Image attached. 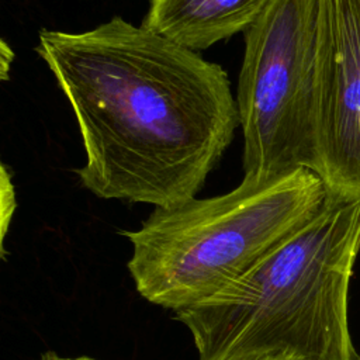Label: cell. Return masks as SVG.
<instances>
[{
    "label": "cell",
    "instance_id": "8992f818",
    "mask_svg": "<svg viewBox=\"0 0 360 360\" xmlns=\"http://www.w3.org/2000/svg\"><path fill=\"white\" fill-rule=\"evenodd\" d=\"M269 0H149L145 28L194 52L245 32Z\"/></svg>",
    "mask_w": 360,
    "mask_h": 360
},
{
    "label": "cell",
    "instance_id": "ba28073f",
    "mask_svg": "<svg viewBox=\"0 0 360 360\" xmlns=\"http://www.w3.org/2000/svg\"><path fill=\"white\" fill-rule=\"evenodd\" d=\"M41 360H96L91 357H86V356H80V357H62L53 352H48L45 354L41 356Z\"/></svg>",
    "mask_w": 360,
    "mask_h": 360
},
{
    "label": "cell",
    "instance_id": "52a82bcc",
    "mask_svg": "<svg viewBox=\"0 0 360 360\" xmlns=\"http://www.w3.org/2000/svg\"><path fill=\"white\" fill-rule=\"evenodd\" d=\"M1 245L8 228V224L13 218V212L15 208V195H14V187L11 183V176L7 172V166L3 165L1 169Z\"/></svg>",
    "mask_w": 360,
    "mask_h": 360
},
{
    "label": "cell",
    "instance_id": "277c9868",
    "mask_svg": "<svg viewBox=\"0 0 360 360\" xmlns=\"http://www.w3.org/2000/svg\"><path fill=\"white\" fill-rule=\"evenodd\" d=\"M318 20L319 0H269L243 32L236 104L246 180L318 174Z\"/></svg>",
    "mask_w": 360,
    "mask_h": 360
},
{
    "label": "cell",
    "instance_id": "5b68a950",
    "mask_svg": "<svg viewBox=\"0 0 360 360\" xmlns=\"http://www.w3.org/2000/svg\"><path fill=\"white\" fill-rule=\"evenodd\" d=\"M316 136L328 195L360 200V0H319Z\"/></svg>",
    "mask_w": 360,
    "mask_h": 360
},
{
    "label": "cell",
    "instance_id": "7a4b0ae2",
    "mask_svg": "<svg viewBox=\"0 0 360 360\" xmlns=\"http://www.w3.org/2000/svg\"><path fill=\"white\" fill-rule=\"evenodd\" d=\"M360 200L319 212L246 276L174 312L198 360H359L347 319Z\"/></svg>",
    "mask_w": 360,
    "mask_h": 360
},
{
    "label": "cell",
    "instance_id": "3957f363",
    "mask_svg": "<svg viewBox=\"0 0 360 360\" xmlns=\"http://www.w3.org/2000/svg\"><path fill=\"white\" fill-rule=\"evenodd\" d=\"M328 190L309 169L270 180H246L208 198L155 208L135 231L127 263L136 291L179 311L246 276L323 207Z\"/></svg>",
    "mask_w": 360,
    "mask_h": 360
},
{
    "label": "cell",
    "instance_id": "6da1fadb",
    "mask_svg": "<svg viewBox=\"0 0 360 360\" xmlns=\"http://www.w3.org/2000/svg\"><path fill=\"white\" fill-rule=\"evenodd\" d=\"M82 138L86 190L167 208L194 198L240 127L225 69L122 17L35 46Z\"/></svg>",
    "mask_w": 360,
    "mask_h": 360
}]
</instances>
